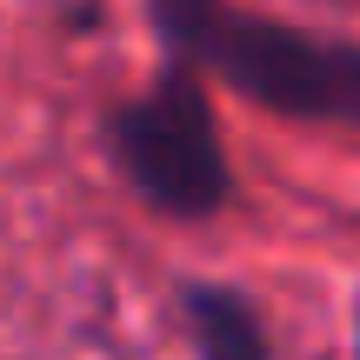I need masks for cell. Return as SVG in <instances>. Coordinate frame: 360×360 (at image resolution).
<instances>
[{"instance_id":"6da1fadb","label":"cell","mask_w":360,"mask_h":360,"mask_svg":"<svg viewBox=\"0 0 360 360\" xmlns=\"http://www.w3.org/2000/svg\"><path fill=\"white\" fill-rule=\"evenodd\" d=\"M147 27L174 60L220 74L233 94L281 120L360 127V40L347 34H321V27L220 7V0H154Z\"/></svg>"},{"instance_id":"277c9868","label":"cell","mask_w":360,"mask_h":360,"mask_svg":"<svg viewBox=\"0 0 360 360\" xmlns=\"http://www.w3.org/2000/svg\"><path fill=\"white\" fill-rule=\"evenodd\" d=\"M354 360H360V307H354Z\"/></svg>"},{"instance_id":"7a4b0ae2","label":"cell","mask_w":360,"mask_h":360,"mask_svg":"<svg viewBox=\"0 0 360 360\" xmlns=\"http://www.w3.org/2000/svg\"><path fill=\"white\" fill-rule=\"evenodd\" d=\"M101 147L114 174L154 207L160 220H214L233 207V167L220 141V114L193 60H160L141 94L101 114Z\"/></svg>"},{"instance_id":"3957f363","label":"cell","mask_w":360,"mask_h":360,"mask_svg":"<svg viewBox=\"0 0 360 360\" xmlns=\"http://www.w3.org/2000/svg\"><path fill=\"white\" fill-rule=\"evenodd\" d=\"M174 314L193 340V360H274L267 314L227 281H180Z\"/></svg>"}]
</instances>
